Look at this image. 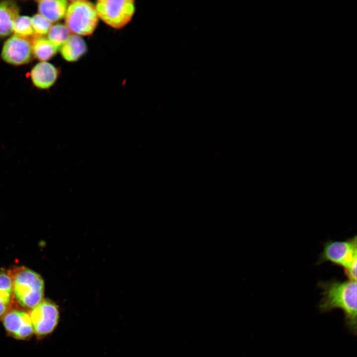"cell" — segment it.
<instances>
[{"label":"cell","mask_w":357,"mask_h":357,"mask_svg":"<svg viewBox=\"0 0 357 357\" xmlns=\"http://www.w3.org/2000/svg\"><path fill=\"white\" fill-rule=\"evenodd\" d=\"M13 294V279L11 274L0 271V320L8 311Z\"/></svg>","instance_id":"cell-13"},{"label":"cell","mask_w":357,"mask_h":357,"mask_svg":"<svg viewBox=\"0 0 357 357\" xmlns=\"http://www.w3.org/2000/svg\"><path fill=\"white\" fill-rule=\"evenodd\" d=\"M39 14L51 23L65 17L68 2L65 0H42L36 1Z\"/></svg>","instance_id":"cell-11"},{"label":"cell","mask_w":357,"mask_h":357,"mask_svg":"<svg viewBox=\"0 0 357 357\" xmlns=\"http://www.w3.org/2000/svg\"><path fill=\"white\" fill-rule=\"evenodd\" d=\"M63 58L68 61L78 60L87 51V46L79 36L70 35L60 48Z\"/></svg>","instance_id":"cell-12"},{"label":"cell","mask_w":357,"mask_h":357,"mask_svg":"<svg viewBox=\"0 0 357 357\" xmlns=\"http://www.w3.org/2000/svg\"><path fill=\"white\" fill-rule=\"evenodd\" d=\"M32 54L31 43L27 38L13 35L4 43L1 56L6 62L14 65L29 62Z\"/></svg>","instance_id":"cell-7"},{"label":"cell","mask_w":357,"mask_h":357,"mask_svg":"<svg viewBox=\"0 0 357 357\" xmlns=\"http://www.w3.org/2000/svg\"><path fill=\"white\" fill-rule=\"evenodd\" d=\"M98 18L95 5L90 1L73 0L67 7L65 25L75 35L88 36L96 29Z\"/></svg>","instance_id":"cell-4"},{"label":"cell","mask_w":357,"mask_h":357,"mask_svg":"<svg viewBox=\"0 0 357 357\" xmlns=\"http://www.w3.org/2000/svg\"><path fill=\"white\" fill-rule=\"evenodd\" d=\"M12 32L15 35L25 38L34 36L31 17L28 16H19L14 22Z\"/></svg>","instance_id":"cell-16"},{"label":"cell","mask_w":357,"mask_h":357,"mask_svg":"<svg viewBox=\"0 0 357 357\" xmlns=\"http://www.w3.org/2000/svg\"><path fill=\"white\" fill-rule=\"evenodd\" d=\"M31 24L34 32L35 37H42V36L48 34L50 28L51 23L44 17L40 14H36L31 18Z\"/></svg>","instance_id":"cell-17"},{"label":"cell","mask_w":357,"mask_h":357,"mask_svg":"<svg viewBox=\"0 0 357 357\" xmlns=\"http://www.w3.org/2000/svg\"><path fill=\"white\" fill-rule=\"evenodd\" d=\"M95 7L98 17L116 29L125 26L131 20L135 11L132 0H99Z\"/></svg>","instance_id":"cell-5"},{"label":"cell","mask_w":357,"mask_h":357,"mask_svg":"<svg viewBox=\"0 0 357 357\" xmlns=\"http://www.w3.org/2000/svg\"><path fill=\"white\" fill-rule=\"evenodd\" d=\"M2 320L6 332L14 338L26 340L34 333L29 314L26 312L19 310L9 311Z\"/></svg>","instance_id":"cell-8"},{"label":"cell","mask_w":357,"mask_h":357,"mask_svg":"<svg viewBox=\"0 0 357 357\" xmlns=\"http://www.w3.org/2000/svg\"><path fill=\"white\" fill-rule=\"evenodd\" d=\"M11 275L13 294L20 305L32 309L43 300L44 282L39 274L22 267Z\"/></svg>","instance_id":"cell-2"},{"label":"cell","mask_w":357,"mask_h":357,"mask_svg":"<svg viewBox=\"0 0 357 357\" xmlns=\"http://www.w3.org/2000/svg\"><path fill=\"white\" fill-rule=\"evenodd\" d=\"M29 314L34 333L38 337H43L52 333L59 322V308L55 303L49 299H43L31 309Z\"/></svg>","instance_id":"cell-6"},{"label":"cell","mask_w":357,"mask_h":357,"mask_svg":"<svg viewBox=\"0 0 357 357\" xmlns=\"http://www.w3.org/2000/svg\"><path fill=\"white\" fill-rule=\"evenodd\" d=\"M19 12V7L15 1L4 0L0 2V37H6L12 32Z\"/></svg>","instance_id":"cell-10"},{"label":"cell","mask_w":357,"mask_h":357,"mask_svg":"<svg viewBox=\"0 0 357 357\" xmlns=\"http://www.w3.org/2000/svg\"><path fill=\"white\" fill-rule=\"evenodd\" d=\"M31 46L34 57L42 61L51 59L59 50L47 38L43 37H34Z\"/></svg>","instance_id":"cell-14"},{"label":"cell","mask_w":357,"mask_h":357,"mask_svg":"<svg viewBox=\"0 0 357 357\" xmlns=\"http://www.w3.org/2000/svg\"><path fill=\"white\" fill-rule=\"evenodd\" d=\"M326 261L343 267L349 280L357 281V237L344 241L326 242L317 263Z\"/></svg>","instance_id":"cell-3"},{"label":"cell","mask_w":357,"mask_h":357,"mask_svg":"<svg viewBox=\"0 0 357 357\" xmlns=\"http://www.w3.org/2000/svg\"><path fill=\"white\" fill-rule=\"evenodd\" d=\"M322 298L318 305L321 313L339 308L344 312L345 325L349 331L357 334V281L331 280L318 283Z\"/></svg>","instance_id":"cell-1"},{"label":"cell","mask_w":357,"mask_h":357,"mask_svg":"<svg viewBox=\"0 0 357 357\" xmlns=\"http://www.w3.org/2000/svg\"><path fill=\"white\" fill-rule=\"evenodd\" d=\"M70 35V31L65 25L58 24L51 26L47 39L59 50Z\"/></svg>","instance_id":"cell-15"},{"label":"cell","mask_w":357,"mask_h":357,"mask_svg":"<svg viewBox=\"0 0 357 357\" xmlns=\"http://www.w3.org/2000/svg\"><path fill=\"white\" fill-rule=\"evenodd\" d=\"M58 71L52 64L41 61L36 64L30 72L31 80L38 88L46 89L51 87L56 82Z\"/></svg>","instance_id":"cell-9"}]
</instances>
